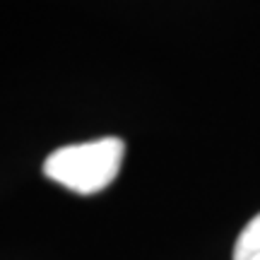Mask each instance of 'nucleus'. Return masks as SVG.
I'll return each instance as SVG.
<instances>
[{"label": "nucleus", "instance_id": "f257e3e1", "mask_svg": "<svg viewBox=\"0 0 260 260\" xmlns=\"http://www.w3.org/2000/svg\"><path fill=\"white\" fill-rule=\"evenodd\" d=\"M125 145L121 138H99L51 152L44 161L46 178L80 195H94L116 181Z\"/></svg>", "mask_w": 260, "mask_h": 260}, {"label": "nucleus", "instance_id": "f03ea898", "mask_svg": "<svg viewBox=\"0 0 260 260\" xmlns=\"http://www.w3.org/2000/svg\"><path fill=\"white\" fill-rule=\"evenodd\" d=\"M234 260H260V214L243 226L234 246Z\"/></svg>", "mask_w": 260, "mask_h": 260}]
</instances>
